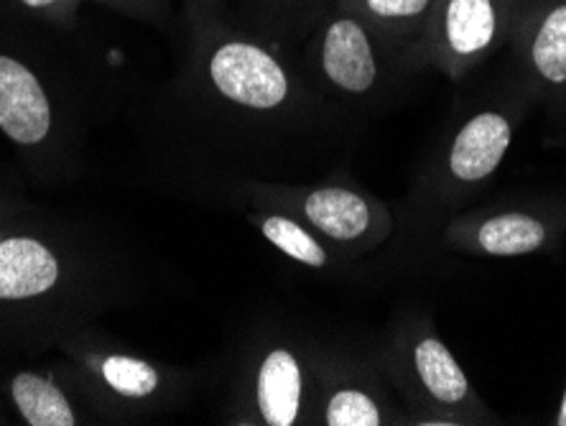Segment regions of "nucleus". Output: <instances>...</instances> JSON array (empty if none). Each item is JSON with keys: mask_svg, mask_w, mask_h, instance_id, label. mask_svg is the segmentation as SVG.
<instances>
[{"mask_svg": "<svg viewBox=\"0 0 566 426\" xmlns=\"http://www.w3.org/2000/svg\"><path fill=\"white\" fill-rule=\"evenodd\" d=\"M332 6L335 0H232L230 23L286 52L312 37Z\"/></svg>", "mask_w": 566, "mask_h": 426, "instance_id": "nucleus-12", "label": "nucleus"}, {"mask_svg": "<svg viewBox=\"0 0 566 426\" xmlns=\"http://www.w3.org/2000/svg\"><path fill=\"white\" fill-rule=\"evenodd\" d=\"M312 416L324 426H386L409 424L403 404L368 371H345V365H314Z\"/></svg>", "mask_w": 566, "mask_h": 426, "instance_id": "nucleus-10", "label": "nucleus"}, {"mask_svg": "<svg viewBox=\"0 0 566 426\" xmlns=\"http://www.w3.org/2000/svg\"><path fill=\"white\" fill-rule=\"evenodd\" d=\"M181 8H185L189 33L228 21V0H181Z\"/></svg>", "mask_w": 566, "mask_h": 426, "instance_id": "nucleus-19", "label": "nucleus"}, {"mask_svg": "<svg viewBox=\"0 0 566 426\" xmlns=\"http://www.w3.org/2000/svg\"><path fill=\"white\" fill-rule=\"evenodd\" d=\"M314 365L291 342H269L258 350L245 378L248 419L265 426H294L312 419Z\"/></svg>", "mask_w": 566, "mask_h": 426, "instance_id": "nucleus-8", "label": "nucleus"}, {"mask_svg": "<svg viewBox=\"0 0 566 426\" xmlns=\"http://www.w3.org/2000/svg\"><path fill=\"white\" fill-rule=\"evenodd\" d=\"M559 215L531 202H495L454 215L441 243L474 258H523L548 250L559 238Z\"/></svg>", "mask_w": 566, "mask_h": 426, "instance_id": "nucleus-7", "label": "nucleus"}, {"mask_svg": "<svg viewBox=\"0 0 566 426\" xmlns=\"http://www.w3.org/2000/svg\"><path fill=\"white\" fill-rule=\"evenodd\" d=\"M554 426H566V386H564V394L559 401V408H556V416H554Z\"/></svg>", "mask_w": 566, "mask_h": 426, "instance_id": "nucleus-21", "label": "nucleus"}, {"mask_svg": "<svg viewBox=\"0 0 566 426\" xmlns=\"http://www.w3.org/2000/svg\"><path fill=\"white\" fill-rule=\"evenodd\" d=\"M62 281L60 256L31 236L0 232V302H29L46 297Z\"/></svg>", "mask_w": 566, "mask_h": 426, "instance_id": "nucleus-13", "label": "nucleus"}, {"mask_svg": "<svg viewBox=\"0 0 566 426\" xmlns=\"http://www.w3.org/2000/svg\"><path fill=\"white\" fill-rule=\"evenodd\" d=\"M337 3L360 15L409 64V70H419V52L437 0H337Z\"/></svg>", "mask_w": 566, "mask_h": 426, "instance_id": "nucleus-14", "label": "nucleus"}, {"mask_svg": "<svg viewBox=\"0 0 566 426\" xmlns=\"http://www.w3.org/2000/svg\"><path fill=\"white\" fill-rule=\"evenodd\" d=\"M191 70L205 95L243 115H286L310 100L286 52L230 21L191 33Z\"/></svg>", "mask_w": 566, "mask_h": 426, "instance_id": "nucleus-2", "label": "nucleus"}, {"mask_svg": "<svg viewBox=\"0 0 566 426\" xmlns=\"http://www.w3.org/2000/svg\"><path fill=\"white\" fill-rule=\"evenodd\" d=\"M54 107L41 74L19 54L0 52V131L19 146L44 144Z\"/></svg>", "mask_w": 566, "mask_h": 426, "instance_id": "nucleus-11", "label": "nucleus"}, {"mask_svg": "<svg viewBox=\"0 0 566 426\" xmlns=\"http://www.w3.org/2000/svg\"><path fill=\"white\" fill-rule=\"evenodd\" d=\"M97 373L115 396L133 401L154 398L164 383L156 365L130 355H105L97 365Z\"/></svg>", "mask_w": 566, "mask_h": 426, "instance_id": "nucleus-17", "label": "nucleus"}, {"mask_svg": "<svg viewBox=\"0 0 566 426\" xmlns=\"http://www.w3.org/2000/svg\"><path fill=\"white\" fill-rule=\"evenodd\" d=\"M80 3L82 0H15L21 11L36 15V19L60 23V27H72L74 19H77Z\"/></svg>", "mask_w": 566, "mask_h": 426, "instance_id": "nucleus-18", "label": "nucleus"}, {"mask_svg": "<svg viewBox=\"0 0 566 426\" xmlns=\"http://www.w3.org/2000/svg\"><path fill=\"white\" fill-rule=\"evenodd\" d=\"M263 205L281 207L329 243L370 250L386 243L394 230L388 207L368 191L347 184H316V187H255Z\"/></svg>", "mask_w": 566, "mask_h": 426, "instance_id": "nucleus-6", "label": "nucleus"}, {"mask_svg": "<svg viewBox=\"0 0 566 426\" xmlns=\"http://www.w3.org/2000/svg\"><path fill=\"white\" fill-rule=\"evenodd\" d=\"M97 3H105L115 8V11L154 23H164L169 19V3L166 0H97Z\"/></svg>", "mask_w": 566, "mask_h": 426, "instance_id": "nucleus-20", "label": "nucleus"}, {"mask_svg": "<svg viewBox=\"0 0 566 426\" xmlns=\"http://www.w3.org/2000/svg\"><path fill=\"white\" fill-rule=\"evenodd\" d=\"M523 0H437L419 66H434L452 82L511 44Z\"/></svg>", "mask_w": 566, "mask_h": 426, "instance_id": "nucleus-5", "label": "nucleus"}, {"mask_svg": "<svg viewBox=\"0 0 566 426\" xmlns=\"http://www.w3.org/2000/svg\"><path fill=\"white\" fill-rule=\"evenodd\" d=\"M11 398L31 426H74L77 414L64 391L39 373H19L11 381Z\"/></svg>", "mask_w": 566, "mask_h": 426, "instance_id": "nucleus-16", "label": "nucleus"}, {"mask_svg": "<svg viewBox=\"0 0 566 426\" xmlns=\"http://www.w3.org/2000/svg\"><path fill=\"white\" fill-rule=\"evenodd\" d=\"M511 46L526 90L566 103V0H523Z\"/></svg>", "mask_w": 566, "mask_h": 426, "instance_id": "nucleus-9", "label": "nucleus"}, {"mask_svg": "<svg viewBox=\"0 0 566 426\" xmlns=\"http://www.w3.org/2000/svg\"><path fill=\"white\" fill-rule=\"evenodd\" d=\"M304 60L314 85L353 103L380 97L398 74L409 70V64L360 15L347 11L337 0L306 39Z\"/></svg>", "mask_w": 566, "mask_h": 426, "instance_id": "nucleus-4", "label": "nucleus"}, {"mask_svg": "<svg viewBox=\"0 0 566 426\" xmlns=\"http://www.w3.org/2000/svg\"><path fill=\"white\" fill-rule=\"evenodd\" d=\"M386 378L396 388L409 424L482 426L503 419L474 391L470 375L457 361L431 316H403L382 350Z\"/></svg>", "mask_w": 566, "mask_h": 426, "instance_id": "nucleus-1", "label": "nucleus"}, {"mask_svg": "<svg viewBox=\"0 0 566 426\" xmlns=\"http://www.w3.org/2000/svg\"><path fill=\"white\" fill-rule=\"evenodd\" d=\"M251 222L273 248H279L283 256L306 266V269L324 271L329 269L332 261H335L332 248L327 246L329 240H324L319 232H314L304 220L281 210V207L263 205V210L251 215Z\"/></svg>", "mask_w": 566, "mask_h": 426, "instance_id": "nucleus-15", "label": "nucleus"}, {"mask_svg": "<svg viewBox=\"0 0 566 426\" xmlns=\"http://www.w3.org/2000/svg\"><path fill=\"white\" fill-rule=\"evenodd\" d=\"M526 92H507L470 107L441 141L416 189V205L427 215L468 205L501 169L513 146Z\"/></svg>", "mask_w": 566, "mask_h": 426, "instance_id": "nucleus-3", "label": "nucleus"}]
</instances>
